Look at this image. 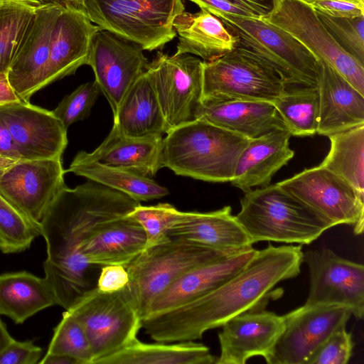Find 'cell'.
Instances as JSON below:
<instances>
[{"label":"cell","instance_id":"6da1fadb","mask_svg":"<svg viewBox=\"0 0 364 364\" xmlns=\"http://www.w3.org/2000/svg\"><path fill=\"white\" fill-rule=\"evenodd\" d=\"M139 204L90 180L61 190L40 223L46 244L44 279L58 299L75 300L95 286V272L100 268L80 255L82 244L104 224L129 215Z\"/></svg>","mask_w":364,"mask_h":364},{"label":"cell","instance_id":"7a4b0ae2","mask_svg":"<svg viewBox=\"0 0 364 364\" xmlns=\"http://www.w3.org/2000/svg\"><path fill=\"white\" fill-rule=\"evenodd\" d=\"M304 262L301 245L273 246L257 250L237 274L190 302L141 320V328L154 341H196L208 330L256 310L280 282L296 277Z\"/></svg>","mask_w":364,"mask_h":364},{"label":"cell","instance_id":"3957f363","mask_svg":"<svg viewBox=\"0 0 364 364\" xmlns=\"http://www.w3.org/2000/svg\"><path fill=\"white\" fill-rule=\"evenodd\" d=\"M250 139L203 119L175 127L163 139L161 162L175 174L224 183L232 180Z\"/></svg>","mask_w":364,"mask_h":364},{"label":"cell","instance_id":"277c9868","mask_svg":"<svg viewBox=\"0 0 364 364\" xmlns=\"http://www.w3.org/2000/svg\"><path fill=\"white\" fill-rule=\"evenodd\" d=\"M235 215L252 243L307 245L333 225L279 184L245 193Z\"/></svg>","mask_w":364,"mask_h":364},{"label":"cell","instance_id":"5b68a950","mask_svg":"<svg viewBox=\"0 0 364 364\" xmlns=\"http://www.w3.org/2000/svg\"><path fill=\"white\" fill-rule=\"evenodd\" d=\"M218 18L237 37V50L271 68L284 84L318 85V59L289 33L261 17Z\"/></svg>","mask_w":364,"mask_h":364},{"label":"cell","instance_id":"8992f818","mask_svg":"<svg viewBox=\"0 0 364 364\" xmlns=\"http://www.w3.org/2000/svg\"><path fill=\"white\" fill-rule=\"evenodd\" d=\"M236 253L173 237L146 247L124 266L129 277L127 287L141 320L153 301L183 274Z\"/></svg>","mask_w":364,"mask_h":364},{"label":"cell","instance_id":"52a82bcc","mask_svg":"<svg viewBox=\"0 0 364 364\" xmlns=\"http://www.w3.org/2000/svg\"><path fill=\"white\" fill-rule=\"evenodd\" d=\"M77 7L100 29L149 51L176 36L174 19L185 11L182 0H84Z\"/></svg>","mask_w":364,"mask_h":364},{"label":"cell","instance_id":"ba28073f","mask_svg":"<svg viewBox=\"0 0 364 364\" xmlns=\"http://www.w3.org/2000/svg\"><path fill=\"white\" fill-rule=\"evenodd\" d=\"M67 311L86 331L92 364L129 344L141 328V318L127 286L113 293L100 291L95 287Z\"/></svg>","mask_w":364,"mask_h":364},{"label":"cell","instance_id":"9c48e42d","mask_svg":"<svg viewBox=\"0 0 364 364\" xmlns=\"http://www.w3.org/2000/svg\"><path fill=\"white\" fill-rule=\"evenodd\" d=\"M284 89L274 70L236 48L216 60L203 61L202 99L274 103Z\"/></svg>","mask_w":364,"mask_h":364},{"label":"cell","instance_id":"30bf717a","mask_svg":"<svg viewBox=\"0 0 364 364\" xmlns=\"http://www.w3.org/2000/svg\"><path fill=\"white\" fill-rule=\"evenodd\" d=\"M272 1L270 13L261 18L294 37L318 60L331 65L364 95V66L337 43L316 10L301 0Z\"/></svg>","mask_w":364,"mask_h":364},{"label":"cell","instance_id":"8fae6325","mask_svg":"<svg viewBox=\"0 0 364 364\" xmlns=\"http://www.w3.org/2000/svg\"><path fill=\"white\" fill-rule=\"evenodd\" d=\"M146 72L168 131L196 119L203 95V60L188 53L158 52Z\"/></svg>","mask_w":364,"mask_h":364},{"label":"cell","instance_id":"7c38bea8","mask_svg":"<svg viewBox=\"0 0 364 364\" xmlns=\"http://www.w3.org/2000/svg\"><path fill=\"white\" fill-rule=\"evenodd\" d=\"M328 221L333 227L353 226L355 235L364 228V197L345 180L318 166L306 168L277 183Z\"/></svg>","mask_w":364,"mask_h":364},{"label":"cell","instance_id":"4fadbf2b","mask_svg":"<svg viewBox=\"0 0 364 364\" xmlns=\"http://www.w3.org/2000/svg\"><path fill=\"white\" fill-rule=\"evenodd\" d=\"M61 159H28L0 156V193L40 223L65 186Z\"/></svg>","mask_w":364,"mask_h":364},{"label":"cell","instance_id":"5bb4252c","mask_svg":"<svg viewBox=\"0 0 364 364\" xmlns=\"http://www.w3.org/2000/svg\"><path fill=\"white\" fill-rule=\"evenodd\" d=\"M352 313L338 305H303L283 316L284 328L268 364H306L335 331L346 327Z\"/></svg>","mask_w":364,"mask_h":364},{"label":"cell","instance_id":"9a60e30c","mask_svg":"<svg viewBox=\"0 0 364 364\" xmlns=\"http://www.w3.org/2000/svg\"><path fill=\"white\" fill-rule=\"evenodd\" d=\"M309 272L306 305H338L348 308L361 319L364 315V267L344 259L331 250H309L304 253Z\"/></svg>","mask_w":364,"mask_h":364},{"label":"cell","instance_id":"2e32d148","mask_svg":"<svg viewBox=\"0 0 364 364\" xmlns=\"http://www.w3.org/2000/svg\"><path fill=\"white\" fill-rule=\"evenodd\" d=\"M138 44L104 29L93 36L87 65L114 116L127 91L146 71L149 62Z\"/></svg>","mask_w":364,"mask_h":364},{"label":"cell","instance_id":"e0dca14e","mask_svg":"<svg viewBox=\"0 0 364 364\" xmlns=\"http://www.w3.org/2000/svg\"><path fill=\"white\" fill-rule=\"evenodd\" d=\"M0 119L21 158L61 159L68 145V129L53 111L20 100L0 105Z\"/></svg>","mask_w":364,"mask_h":364},{"label":"cell","instance_id":"ac0fdd59","mask_svg":"<svg viewBox=\"0 0 364 364\" xmlns=\"http://www.w3.org/2000/svg\"><path fill=\"white\" fill-rule=\"evenodd\" d=\"M62 4L41 3L18 47L6 80L18 98L30 102L40 90L50 55L51 36Z\"/></svg>","mask_w":364,"mask_h":364},{"label":"cell","instance_id":"d6986e66","mask_svg":"<svg viewBox=\"0 0 364 364\" xmlns=\"http://www.w3.org/2000/svg\"><path fill=\"white\" fill-rule=\"evenodd\" d=\"M283 316L250 311L227 321L218 333L220 353L217 364H245L254 356L266 360L284 328Z\"/></svg>","mask_w":364,"mask_h":364},{"label":"cell","instance_id":"ffe728a7","mask_svg":"<svg viewBox=\"0 0 364 364\" xmlns=\"http://www.w3.org/2000/svg\"><path fill=\"white\" fill-rule=\"evenodd\" d=\"M62 5L53 28L41 90L87 65L92 38L100 29L80 9L70 4Z\"/></svg>","mask_w":364,"mask_h":364},{"label":"cell","instance_id":"44dd1931","mask_svg":"<svg viewBox=\"0 0 364 364\" xmlns=\"http://www.w3.org/2000/svg\"><path fill=\"white\" fill-rule=\"evenodd\" d=\"M257 250L252 247L189 270L153 301L143 318L176 308L211 291L240 271Z\"/></svg>","mask_w":364,"mask_h":364},{"label":"cell","instance_id":"7402d4cb","mask_svg":"<svg viewBox=\"0 0 364 364\" xmlns=\"http://www.w3.org/2000/svg\"><path fill=\"white\" fill-rule=\"evenodd\" d=\"M319 63L316 134L327 136L364 124V95L323 60Z\"/></svg>","mask_w":364,"mask_h":364},{"label":"cell","instance_id":"603a6c76","mask_svg":"<svg viewBox=\"0 0 364 364\" xmlns=\"http://www.w3.org/2000/svg\"><path fill=\"white\" fill-rule=\"evenodd\" d=\"M196 119L207 121L249 139L277 130H288L274 104L266 101L202 99Z\"/></svg>","mask_w":364,"mask_h":364},{"label":"cell","instance_id":"cb8c5ba5","mask_svg":"<svg viewBox=\"0 0 364 364\" xmlns=\"http://www.w3.org/2000/svg\"><path fill=\"white\" fill-rule=\"evenodd\" d=\"M291 134L277 130L250 139L237 160L232 186L246 193L269 185L272 176L293 158L289 147Z\"/></svg>","mask_w":364,"mask_h":364},{"label":"cell","instance_id":"d4e9b609","mask_svg":"<svg viewBox=\"0 0 364 364\" xmlns=\"http://www.w3.org/2000/svg\"><path fill=\"white\" fill-rule=\"evenodd\" d=\"M146 246V233L129 215L99 228L82 244L80 252L92 265L126 266Z\"/></svg>","mask_w":364,"mask_h":364},{"label":"cell","instance_id":"484cf974","mask_svg":"<svg viewBox=\"0 0 364 364\" xmlns=\"http://www.w3.org/2000/svg\"><path fill=\"white\" fill-rule=\"evenodd\" d=\"M168 235L234 252L252 248L253 245L229 205L208 213L186 212Z\"/></svg>","mask_w":364,"mask_h":364},{"label":"cell","instance_id":"4316f807","mask_svg":"<svg viewBox=\"0 0 364 364\" xmlns=\"http://www.w3.org/2000/svg\"><path fill=\"white\" fill-rule=\"evenodd\" d=\"M173 26L178 36L175 54L188 53L210 62L237 47V37L219 18L204 9L195 14L183 11Z\"/></svg>","mask_w":364,"mask_h":364},{"label":"cell","instance_id":"83f0119b","mask_svg":"<svg viewBox=\"0 0 364 364\" xmlns=\"http://www.w3.org/2000/svg\"><path fill=\"white\" fill-rule=\"evenodd\" d=\"M113 126L132 138L159 137L168 132L146 71L126 93L114 116Z\"/></svg>","mask_w":364,"mask_h":364},{"label":"cell","instance_id":"f1b7e54d","mask_svg":"<svg viewBox=\"0 0 364 364\" xmlns=\"http://www.w3.org/2000/svg\"><path fill=\"white\" fill-rule=\"evenodd\" d=\"M162 144V136L132 138L113 126L102 143L89 155L101 164L151 177L163 168Z\"/></svg>","mask_w":364,"mask_h":364},{"label":"cell","instance_id":"f546056e","mask_svg":"<svg viewBox=\"0 0 364 364\" xmlns=\"http://www.w3.org/2000/svg\"><path fill=\"white\" fill-rule=\"evenodd\" d=\"M54 305L55 299L44 277L26 271L0 274V314L15 323Z\"/></svg>","mask_w":364,"mask_h":364},{"label":"cell","instance_id":"4dcf8cb0","mask_svg":"<svg viewBox=\"0 0 364 364\" xmlns=\"http://www.w3.org/2000/svg\"><path fill=\"white\" fill-rule=\"evenodd\" d=\"M217 358L194 341L146 343L137 338L97 364H213Z\"/></svg>","mask_w":364,"mask_h":364},{"label":"cell","instance_id":"1f68e13d","mask_svg":"<svg viewBox=\"0 0 364 364\" xmlns=\"http://www.w3.org/2000/svg\"><path fill=\"white\" fill-rule=\"evenodd\" d=\"M65 171L122 192L139 202L161 198L168 194L166 188L150 177L101 164L85 151L75 155Z\"/></svg>","mask_w":364,"mask_h":364},{"label":"cell","instance_id":"d6a6232c","mask_svg":"<svg viewBox=\"0 0 364 364\" xmlns=\"http://www.w3.org/2000/svg\"><path fill=\"white\" fill-rule=\"evenodd\" d=\"M328 137L330 150L320 166L345 180L364 197V124Z\"/></svg>","mask_w":364,"mask_h":364},{"label":"cell","instance_id":"836d02e7","mask_svg":"<svg viewBox=\"0 0 364 364\" xmlns=\"http://www.w3.org/2000/svg\"><path fill=\"white\" fill-rule=\"evenodd\" d=\"M273 104L291 136L316 134L319 115L318 85L284 84L283 92Z\"/></svg>","mask_w":364,"mask_h":364},{"label":"cell","instance_id":"e575fe53","mask_svg":"<svg viewBox=\"0 0 364 364\" xmlns=\"http://www.w3.org/2000/svg\"><path fill=\"white\" fill-rule=\"evenodd\" d=\"M41 2L3 0L0 5V75H6Z\"/></svg>","mask_w":364,"mask_h":364},{"label":"cell","instance_id":"d590c367","mask_svg":"<svg viewBox=\"0 0 364 364\" xmlns=\"http://www.w3.org/2000/svg\"><path fill=\"white\" fill-rule=\"evenodd\" d=\"M41 235L38 223L0 193V251L4 254L23 252Z\"/></svg>","mask_w":364,"mask_h":364},{"label":"cell","instance_id":"8d00e7d4","mask_svg":"<svg viewBox=\"0 0 364 364\" xmlns=\"http://www.w3.org/2000/svg\"><path fill=\"white\" fill-rule=\"evenodd\" d=\"M47 354H60L72 357L80 364H92V346L82 326L67 310L53 329Z\"/></svg>","mask_w":364,"mask_h":364},{"label":"cell","instance_id":"74e56055","mask_svg":"<svg viewBox=\"0 0 364 364\" xmlns=\"http://www.w3.org/2000/svg\"><path fill=\"white\" fill-rule=\"evenodd\" d=\"M129 215L143 228L147 247L169 237V230L185 218L186 212L180 211L169 203L150 206L139 204Z\"/></svg>","mask_w":364,"mask_h":364},{"label":"cell","instance_id":"f35d334b","mask_svg":"<svg viewBox=\"0 0 364 364\" xmlns=\"http://www.w3.org/2000/svg\"><path fill=\"white\" fill-rule=\"evenodd\" d=\"M316 12L337 43L364 66V16L338 18Z\"/></svg>","mask_w":364,"mask_h":364},{"label":"cell","instance_id":"ab89813d","mask_svg":"<svg viewBox=\"0 0 364 364\" xmlns=\"http://www.w3.org/2000/svg\"><path fill=\"white\" fill-rule=\"evenodd\" d=\"M100 93L95 80L82 84L65 96L53 112L68 129L72 124L89 116Z\"/></svg>","mask_w":364,"mask_h":364},{"label":"cell","instance_id":"60d3db41","mask_svg":"<svg viewBox=\"0 0 364 364\" xmlns=\"http://www.w3.org/2000/svg\"><path fill=\"white\" fill-rule=\"evenodd\" d=\"M353 342L346 327L332 333L316 350L306 364H346L352 355Z\"/></svg>","mask_w":364,"mask_h":364},{"label":"cell","instance_id":"b9f144b4","mask_svg":"<svg viewBox=\"0 0 364 364\" xmlns=\"http://www.w3.org/2000/svg\"><path fill=\"white\" fill-rule=\"evenodd\" d=\"M43 357V349L30 340L12 341L0 353V364H36Z\"/></svg>","mask_w":364,"mask_h":364},{"label":"cell","instance_id":"7bdbcfd3","mask_svg":"<svg viewBox=\"0 0 364 364\" xmlns=\"http://www.w3.org/2000/svg\"><path fill=\"white\" fill-rule=\"evenodd\" d=\"M311 6L316 11L338 18L364 16V2L350 0H318Z\"/></svg>","mask_w":364,"mask_h":364},{"label":"cell","instance_id":"ee69618b","mask_svg":"<svg viewBox=\"0 0 364 364\" xmlns=\"http://www.w3.org/2000/svg\"><path fill=\"white\" fill-rule=\"evenodd\" d=\"M129 282V274L124 266L106 265L100 268L96 288L102 292L113 293L125 288Z\"/></svg>","mask_w":364,"mask_h":364},{"label":"cell","instance_id":"f6af8a7d","mask_svg":"<svg viewBox=\"0 0 364 364\" xmlns=\"http://www.w3.org/2000/svg\"><path fill=\"white\" fill-rule=\"evenodd\" d=\"M198 5L200 9L208 11L213 15L229 14L237 16L257 17L247 9L228 0H188Z\"/></svg>","mask_w":364,"mask_h":364},{"label":"cell","instance_id":"bcb514c9","mask_svg":"<svg viewBox=\"0 0 364 364\" xmlns=\"http://www.w3.org/2000/svg\"><path fill=\"white\" fill-rule=\"evenodd\" d=\"M0 156L10 159L21 158L14 139L3 121L0 119Z\"/></svg>","mask_w":364,"mask_h":364},{"label":"cell","instance_id":"7dc6e473","mask_svg":"<svg viewBox=\"0 0 364 364\" xmlns=\"http://www.w3.org/2000/svg\"><path fill=\"white\" fill-rule=\"evenodd\" d=\"M237 4L257 17L267 15L273 8L272 0H228Z\"/></svg>","mask_w":364,"mask_h":364},{"label":"cell","instance_id":"c3c4849f","mask_svg":"<svg viewBox=\"0 0 364 364\" xmlns=\"http://www.w3.org/2000/svg\"><path fill=\"white\" fill-rule=\"evenodd\" d=\"M40 364H80L76 359L65 355L47 354L42 357Z\"/></svg>","mask_w":364,"mask_h":364},{"label":"cell","instance_id":"681fc988","mask_svg":"<svg viewBox=\"0 0 364 364\" xmlns=\"http://www.w3.org/2000/svg\"><path fill=\"white\" fill-rule=\"evenodd\" d=\"M13 338L9 334L6 326L1 318L0 314V353L12 341Z\"/></svg>","mask_w":364,"mask_h":364},{"label":"cell","instance_id":"f907efd6","mask_svg":"<svg viewBox=\"0 0 364 364\" xmlns=\"http://www.w3.org/2000/svg\"><path fill=\"white\" fill-rule=\"evenodd\" d=\"M41 3H56V4H70L75 6H78L84 0H36Z\"/></svg>","mask_w":364,"mask_h":364},{"label":"cell","instance_id":"816d5d0a","mask_svg":"<svg viewBox=\"0 0 364 364\" xmlns=\"http://www.w3.org/2000/svg\"><path fill=\"white\" fill-rule=\"evenodd\" d=\"M301 1H303L304 2L311 5L314 1H318V0H301ZM350 1H358V2H364V0H350Z\"/></svg>","mask_w":364,"mask_h":364},{"label":"cell","instance_id":"f5cc1de1","mask_svg":"<svg viewBox=\"0 0 364 364\" xmlns=\"http://www.w3.org/2000/svg\"><path fill=\"white\" fill-rule=\"evenodd\" d=\"M0 77H6V75H0Z\"/></svg>","mask_w":364,"mask_h":364},{"label":"cell","instance_id":"db71d44e","mask_svg":"<svg viewBox=\"0 0 364 364\" xmlns=\"http://www.w3.org/2000/svg\"><path fill=\"white\" fill-rule=\"evenodd\" d=\"M2 1H3V0H0V5H1V2H2Z\"/></svg>","mask_w":364,"mask_h":364}]
</instances>
